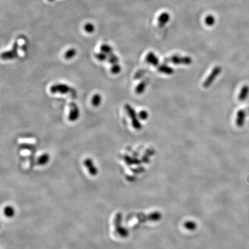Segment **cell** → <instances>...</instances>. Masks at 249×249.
<instances>
[{
  "label": "cell",
  "mask_w": 249,
  "mask_h": 249,
  "mask_svg": "<svg viewBox=\"0 0 249 249\" xmlns=\"http://www.w3.org/2000/svg\"><path fill=\"white\" fill-rule=\"evenodd\" d=\"M72 90L71 87L67 84L58 83L52 85L50 88V92L52 94H67L70 92Z\"/></svg>",
  "instance_id": "obj_1"
},
{
  "label": "cell",
  "mask_w": 249,
  "mask_h": 249,
  "mask_svg": "<svg viewBox=\"0 0 249 249\" xmlns=\"http://www.w3.org/2000/svg\"><path fill=\"white\" fill-rule=\"evenodd\" d=\"M69 112L68 115V120L70 122H75L79 117L80 111L78 106L75 102H71L69 103Z\"/></svg>",
  "instance_id": "obj_2"
},
{
  "label": "cell",
  "mask_w": 249,
  "mask_h": 249,
  "mask_svg": "<svg viewBox=\"0 0 249 249\" xmlns=\"http://www.w3.org/2000/svg\"><path fill=\"white\" fill-rule=\"evenodd\" d=\"M17 48L18 45L17 43H15L11 50L3 52L1 54V58L4 60H8L16 58L17 57Z\"/></svg>",
  "instance_id": "obj_3"
},
{
  "label": "cell",
  "mask_w": 249,
  "mask_h": 249,
  "mask_svg": "<svg viewBox=\"0 0 249 249\" xmlns=\"http://www.w3.org/2000/svg\"><path fill=\"white\" fill-rule=\"evenodd\" d=\"M125 109L127 111L129 116H130V117L131 118V122H132V124L134 128H135L136 129H139L140 127V124L139 123L137 119V116H136V114L134 110L133 109V108L131 107V106L129 104H126L125 106Z\"/></svg>",
  "instance_id": "obj_4"
},
{
  "label": "cell",
  "mask_w": 249,
  "mask_h": 249,
  "mask_svg": "<svg viewBox=\"0 0 249 249\" xmlns=\"http://www.w3.org/2000/svg\"><path fill=\"white\" fill-rule=\"evenodd\" d=\"M246 119V112L243 110L239 111L237 113L236 119V124L238 127H242L245 122Z\"/></svg>",
  "instance_id": "obj_5"
},
{
  "label": "cell",
  "mask_w": 249,
  "mask_h": 249,
  "mask_svg": "<svg viewBox=\"0 0 249 249\" xmlns=\"http://www.w3.org/2000/svg\"><path fill=\"white\" fill-rule=\"evenodd\" d=\"M249 94V86L244 85L242 87L239 94L238 95V99L241 101H243L247 99Z\"/></svg>",
  "instance_id": "obj_6"
},
{
  "label": "cell",
  "mask_w": 249,
  "mask_h": 249,
  "mask_svg": "<svg viewBox=\"0 0 249 249\" xmlns=\"http://www.w3.org/2000/svg\"><path fill=\"white\" fill-rule=\"evenodd\" d=\"M220 72H221L220 68L217 67V68H214V71H213V72L211 73V75L208 77V78L207 80V81L205 82V84H204L205 85H204L205 86H209L211 84V83L214 80V78L216 76H217L219 75V73H220Z\"/></svg>",
  "instance_id": "obj_7"
},
{
  "label": "cell",
  "mask_w": 249,
  "mask_h": 249,
  "mask_svg": "<svg viewBox=\"0 0 249 249\" xmlns=\"http://www.w3.org/2000/svg\"><path fill=\"white\" fill-rule=\"evenodd\" d=\"M102 96L99 94H95L93 95V97H92L91 102V104L94 107H97L100 105V104L102 103Z\"/></svg>",
  "instance_id": "obj_8"
},
{
  "label": "cell",
  "mask_w": 249,
  "mask_h": 249,
  "mask_svg": "<svg viewBox=\"0 0 249 249\" xmlns=\"http://www.w3.org/2000/svg\"><path fill=\"white\" fill-rule=\"evenodd\" d=\"M100 51L109 55L112 53V48L109 45L104 43L100 46Z\"/></svg>",
  "instance_id": "obj_9"
},
{
  "label": "cell",
  "mask_w": 249,
  "mask_h": 249,
  "mask_svg": "<svg viewBox=\"0 0 249 249\" xmlns=\"http://www.w3.org/2000/svg\"><path fill=\"white\" fill-rule=\"evenodd\" d=\"M76 54H77V50L76 48H69L64 54V57L66 60H70L75 57Z\"/></svg>",
  "instance_id": "obj_10"
},
{
  "label": "cell",
  "mask_w": 249,
  "mask_h": 249,
  "mask_svg": "<svg viewBox=\"0 0 249 249\" xmlns=\"http://www.w3.org/2000/svg\"><path fill=\"white\" fill-rule=\"evenodd\" d=\"M84 29L85 31L88 34H92L95 30V27L94 24H93L91 23H87L84 25Z\"/></svg>",
  "instance_id": "obj_11"
},
{
  "label": "cell",
  "mask_w": 249,
  "mask_h": 249,
  "mask_svg": "<svg viewBox=\"0 0 249 249\" xmlns=\"http://www.w3.org/2000/svg\"><path fill=\"white\" fill-rule=\"evenodd\" d=\"M108 56L109 55L105 53H104L103 52H99V53H97L96 54H95V57L96 58V59L97 60L101 62H103L104 61H106V60L108 59Z\"/></svg>",
  "instance_id": "obj_12"
},
{
  "label": "cell",
  "mask_w": 249,
  "mask_h": 249,
  "mask_svg": "<svg viewBox=\"0 0 249 249\" xmlns=\"http://www.w3.org/2000/svg\"><path fill=\"white\" fill-rule=\"evenodd\" d=\"M107 60H108L109 62L110 63H111V64H112V65L115 64V63H118V61H119V59H118V57L117 56L115 55V54H114L113 53H112V54H111L110 55H109V56H108V59Z\"/></svg>",
  "instance_id": "obj_13"
},
{
  "label": "cell",
  "mask_w": 249,
  "mask_h": 249,
  "mask_svg": "<svg viewBox=\"0 0 249 249\" xmlns=\"http://www.w3.org/2000/svg\"><path fill=\"white\" fill-rule=\"evenodd\" d=\"M121 67L118 63L113 64L110 69L111 72L114 75H117L118 73H119L121 72Z\"/></svg>",
  "instance_id": "obj_14"
},
{
  "label": "cell",
  "mask_w": 249,
  "mask_h": 249,
  "mask_svg": "<svg viewBox=\"0 0 249 249\" xmlns=\"http://www.w3.org/2000/svg\"><path fill=\"white\" fill-rule=\"evenodd\" d=\"M48 159H49V156L48 154L45 153L42 155L41 156H40V158L38 160V162L41 164H43L46 163L48 161Z\"/></svg>",
  "instance_id": "obj_15"
},
{
  "label": "cell",
  "mask_w": 249,
  "mask_h": 249,
  "mask_svg": "<svg viewBox=\"0 0 249 249\" xmlns=\"http://www.w3.org/2000/svg\"><path fill=\"white\" fill-rule=\"evenodd\" d=\"M185 226H186L187 228H188L189 229H193L195 227V225L194 223H193L192 221L187 222L185 224Z\"/></svg>",
  "instance_id": "obj_16"
},
{
  "label": "cell",
  "mask_w": 249,
  "mask_h": 249,
  "mask_svg": "<svg viewBox=\"0 0 249 249\" xmlns=\"http://www.w3.org/2000/svg\"><path fill=\"white\" fill-rule=\"evenodd\" d=\"M49 2H53V1H54L55 0H48Z\"/></svg>",
  "instance_id": "obj_17"
}]
</instances>
